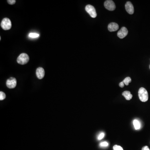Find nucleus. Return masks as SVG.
Listing matches in <instances>:
<instances>
[{"mask_svg": "<svg viewBox=\"0 0 150 150\" xmlns=\"http://www.w3.org/2000/svg\"><path fill=\"white\" fill-rule=\"evenodd\" d=\"M139 96L142 102H145L148 99V95L147 90L145 88H141L139 91Z\"/></svg>", "mask_w": 150, "mask_h": 150, "instance_id": "f257e3e1", "label": "nucleus"}, {"mask_svg": "<svg viewBox=\"0 0 150 150\" xmlns=\"http://www.w3.org/2000/svg\"><path fill=\"white\" fill-rule=\"evenodd\" d=\"M29 60V56L25 53H23L19 55L17 58V62L20 64L24 65L26 64Z\"/></svg>", "mask_w": 150, "mask_h": 150, "instance_id": "f03ea898", "label": "nucleus"}, {"mask_svg": "<svg viewBox=\"0 0 150 150\" xmlns=\"http://www.w3.org/2000/svg\"><path fill=\"white\" fill-rule=\"evenodd\" d=\"M1 28L4 30H9L11 29L12 26L11 22L8 18H3L1 23Z\"/></svg>", "mask_w": 150, "mask_h": 150, "instance_id": "7ed1b4c3", "label": "nucleus"}, {"mask_svg": "<svg viewBox=\"0 0 150 150\" xmlns=\"http://www.w3.org/2000/svg\"><path fill=\"white\" fill-rule=\"evenodd\" d=\"M85 9L87 12L89 13L90 16L93 18H95L97 16V13L93 5H87L85 8Z\"/></svg>", "mask_w": 150, "mask_h": 150, "instance_id": "20e7f679", "label": "nucleus"}, {"mask_svg": "<svg viewBox=\"0 0 150 150\" xmlns=\"http://www.w3.org/2000/svg\"><path fill=\"white\" fill-rule=\"evenodd\" d=\"M104 6L106 9L111 11H114L115 9V4L113 1L111 0H107L104 2Z\"/></svg>", "mask_w": 150, "mask_h": 150, "instance_id": "39448f33", "label": "nucleus"}, {"mask_svg": "<svg viewBox=\"0 0 150 150\" xmlns=\"http://www.w3.org/2000/svg\"><path fill=\"white\" fill-rule=\"evenodd\" d=\"M6 84L8 88L11 89L14 88L16 87L17 81L16 78L11 77L7 80Z\"/></svg>", "mask_w": 150, "mask_h": 150, "instance_id": "423d86ee", "label": "nucleus"}, {"mask_svg": "<svg viewBox=\"0 0 150 150\" xmlns=\"http://www.w3.org/2000/svg\"><path fill=\"white\" fill-rule=\"evenodd\" d=\"M128 34V31L127 29L125 27H123L118 32L117 36L120 38L122 39L125 38Z\"/></svg>", "mask_w": 150, "mask_h": 150, "instance_id": "0eeeda50", "label": "nucleus"}, {"mask_svg": "<svg viewBox=\"0 0 150 150\" xmlns=\"http://www.w3.org/2000/svg\"><path fill=\"white\" fill-rule=\"evenodd\" d=\"M125 8L126 11L130 14H133L134 13V7L132 3L130 1H128L126 3Z\"/></svg>", "mask_w": 150, "mask_h": 150, "instance_id": "6e6552de", "label": "nucleus"}, {"mask_svg": "<svg viewBox=\"0 0 150 150\" xmlns=\"http://www.w3.org/2000/svg\"><path fill=\"white\" fill-rule=\"evenodd\" d=\"M36 76L39 79H42L45 75V71L44 69L41 67H39L36 71Z\"/></svg>", "mask_w": 150, "mask_h": 150, "instance_id": "1a4fd4ad", "label": "nucleus"}, {"mask_svg": "<svg viewBox=\"0 0 150 150\" xmlns=\"http://www.w3.org/2000/svg\"><path fill=\"white\" fill-rule=\"evenodd\" d=\"M108 30L110 32H114L117 31L119 29V25L115 23H111L108 25Z\"/></svg>", "mask_w": 150, "mask_h": 150, "instance_id": "9d476101", "label": "nucleus"}, {"mask_svg": "<svg viewBox=\"0 0 150 150\" xmlns=\"http://www.w3.org/2000/svg\"><path fill=\"white\" fill-rule=\"evenodd\" d=\"M122 95L125 98L126 100H130L133 97V95L131 94V92L129 91H124L122 93Z\"/></svg>", "mask_w": 150, "mask_h": 150, "instance_id": "9b49d317", "label": "nucleus"}, {"mask_svg": "<svg viewBox=\"0 0 150 150\" xmlns=\"http://www.w3.org/2000/svg\"><path fill=\"white\" fill-rule=\"evenodd\" d=\"M133 124L135 130H139L141 128V124L138 120H134L133 121Z\"/></svg>", "mask_w": 150, "mask_h": 150, "instance_id": "f8f14e48", "label": "nucleus"}, {"mask_svg": "<svg viewBox=\"0 0 150 150\" xmlns=\"http://www.w3.org/2000/svg\"><path fill=\"white\" fill-rule=\"evenodd\" d=\"M123 82L124 84L126 85V86H128L129 84V83L131 82V78L129 77H127L124 79Z\"/></svg>", "mask_w": 150, "mask_h": 150, "instance_id": "ddd939ff", "label": "nucleus"}, {"mask_svg": "<svg viewBox=\"0 0 150 150\" xmlns=\"http://www.w3.org/2000/svg\"><path fill=\"white\" fill-rule=\"evenodd\" d=\"M29 36L31 38H36L39 37V34L36 33H31L29 34Z\"/></svg>", "mask_w": 150, "mask_h": 150, "instance_id": "4468645a", "label": "nucleus"}, {"mask_svg": "<svg viewBox=\"0 0 150 150\" xmlns=\"http://www.w3.org/2000/svg\"><path fill=\"white\" fill-rule=\"evenodd\" d=\"M6 97L5 93L2 91L0 92V100H2L5 99Z\"/></svg>", "mask_w": 150, "mask_h": 150, "instance_id": "2eb2a0df", "label": "nucleus"}, {"mask_svg": "<svg viewBox=\"0 0 150 150\" xmlns=\"http://www.w3.org/2000/svg\"><path fill=\"white\" fill-rule=\"evenodd\" d=\"M108 146V143L107 142H103L100 144V146L101 147H106Z\"/></svg>", "mask_w": 150, "mask_h": 150, "instance_id": "dca6fc26", "label": "nucleus"}, {"mask_svg": "<svg viewBox=\"0 0 150 150\" xmlns=\"http://www.w3.org/2000/svg\"><path fill=\"white\" fill-rule=\"evenodd\" d=\"M113 149L114 150H124L121 146L116 145L113 146Z\"/></svg>", "mask_w": 150, "mask_h": 150, "instance_id": "f3484780", "label": "nucleus"}, {"mask_svg": "<svg viewBox=\"0 0 150 150\" xmlns=\"http://www.w3.org/2000/svg\"><path fill=\"white\" fill-rule=\"evenodd\" d=\"M104 133H100V134H99V135H98V140H101L102 139L104 138Z\"/></svg>", "mask_w": 150, "mask_h": 150, "instance_id": "a211bd4d", "label": "nucleus"}, {"mask_svg": "<svg viewBox=\"0 0 150 150\" xmlns=\"http://www.w3.org/2000/svg\"><path fill=\"white\" fill-rule=\"evenodd\" d=\"M8 3L10 5H13L16 3V1L15 0H8L7 1Z\"/></svg>", "mask_w": 150, "mask_h": 150, "instance_id": "6ab92c4d", "label": "nucleus"}, {"mask_svg": "<svg viewBox=\"0 0 150 150\" xmlns=\"http://www.w3.org/2000/svg\"><path fill=\"white\" fill-rule=\"evenodd\" d=\"M142 150H150L149 149V148L147 146H144L142 148Z\"/></svg>", "mask_w": 150, "mask_h": 150, "instance_id": "aec40b11", "label": "nucleus"}, {"mask_svg": "<svg viewBox=\"0 0 150 150\" xmlns=\"http://www.w3.org/2000/svg\"><path fill=\"white\" fill-rule=\"evenodd\" d=\"M124 86V82L123 81L121 82L119 84V86L121 88H123Z\"/></svg>", "mask_w": 150, "mask_h": 150, "instance_id": "412c9836", "label": "nucleus"}, {"mask_svg": "<svg viewBox=\"0 0 150 150\" xmlns=\"http://www.w3.org/2000/svg\"></svg>", "mask_w": 150, "mask_h": 150, "instance_id": "4be33fe9", "label": "nucleus"}]
</instances>
